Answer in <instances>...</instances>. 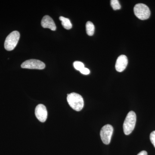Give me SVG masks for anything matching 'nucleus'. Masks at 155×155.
<instances>
[{"mask_svg":"<svg viewBox=\"0 0 155 155\" xmlns=\"http://www.w3.org/2000/svg\"><path fill=\"white\" fill-rule=\"evenodd\" d=\"M20 38L19 31H12L6 38L5 42V48L7 51H11L14 49L18 44Z\"/></svg>","mask_w":155,"mask_h":155,"instance_id":"7ed1b4c3","label":"nucleus"},{"mask_svg":"<svg viewBox=\"0 0 155 155\" xmlns=\"http://www.w3.org/2000/svg\"><path fill=\"white\" fill-rule=\"evenodd\" d=\"M80 72L81 73H82L84 75H88L90 73L89 69L86 68V67H84L83 69H81Z\"/></svg>","mask_w":155,"mask_h":155,"instance_id":"2eb2a0df","label":"nucleus"},{"mask_svg":"<svg viewBox=\"0 0 155 155\" xmlns=\"http://www.w3.org/2000/svg\"><path fill=\"white\" fill-rule=\"evenodd\" d=\"M41 25L43 28H50L52 31H55V23L51 17L48 15H46L43 17L41 21Z\"/></svg>","mask_w":155,"mask_h":155,"instance_id":"1a4fd4ad","label":"nucleus"},{"mask_svg":"<svg viewBox=\"0 0 155 155\" xmlns=\"http://www.w3.org/2000/svg\"><path fill=\"white\" fill-rule=\"evenodd\" d=\"M59 19L61 21V24L65 29L69 30L72 28V23L69 19L63 17H60Z\"/></svg>","mask_w":155,"mask_h":155,"instance_id":"9d476101","label":"nucleus"},{"mask_svg":"<svg viewBox=\"0 0 155 155\" xmlns=\"http://www.w3.org/2000/svg\"><path fill=\"white\" fill-rule=\"evenodd\" d=\"M134 14L138 19L146 20L150 16V11L149 8L143 4H137L134 8Z\"/></svg>","mask_w":155,"mask_h":155,"instance_id":"20e7f679","label":"nucleus"},{"mask_svg":"<svg viewBox=\"0 0 155 155\" xmlns=\"http://www.w3.org/2000/svg\"><path fill=\"white\" fill-rule=\"evenodd\" d=\"M86 32L89 36H92L94 32L95 27L92 22L88 21L86 24Z\"/></svg>","mask_w":155,"mask_h":155,"instance_id":"9b49d317","label":"nucleus"},{"mask_svg":"<svg viewBox=\"0 0 155 155\" xmlns=\"http://www.w3.org/2000/svg\"><path fill=\"white\" fill-rule=\"evenodd\" d=\"M150 140L152 143L153 145L155 148V130L153 131L150 134Z\"/></svg>","mask_w":155,"mask_h":155,"instance_id":"4468645a","label":"nucleus"},{"mask_svg":"<svg viewBox=\"0 0 155 155\" xmlns=\"http://www.w3.org/2000/svg\"><path fill=\"white\" fill-rule=\"evenodd\" d=\"M128 61L127 57L125 55H122L118 57L116 60L115 68L116 71L119 72H122L127 67Z\"/></svg>","mask_w":155,"mask_h":155,"instance_id":"6e6552de","label":"nucleus"},{"mask_svg":"<svg viewBox=\"0 0 155 155\" xmlns=\"http://www.w3.org/2000/svg\"><path fill=\"white\" fill-rule=\"evenodd\" d=\"M113 132L114 127L110 125L107 124L102 127L100 132V135L102 141L105 144H110Z\"/></svg>","mask_w":155,"mask_h":155,"instance_id":"39448f33","label":"nucleus"},{"mask_svg":"<svg viewBox=\"0 0 155 155\" xmlns=\"http://www.w3.org/2000/svg\"><path fill=\"white\" fill-rule=\"evenodd\" d=\"M137 155H147V153L146 151H142L140 153H139Z\"/></svg>","mask_w":155,"mask_h":155,"instance_id":"dca6fc26","label":"nucleus"},{"mask_svg":"<svg viewBox=\"0 0 155 155\" xmlns=\"http://www.w3.org/2000/svg\"><path fill=\"white\" fill-rule=\"evenodd\" d=\"M136 122V115L134 111L128 113L123 124V130L125 135H129L133 131Z\"/></svg>","mask_w":155,"mask_h":155,"instance_id":"f03ea898","label":"nucleus"},{"mask_svg":"<svg viewBox=\"0 0 155 155\" xmlns=\"http://www.w3.org/2000/svg\"><path fill=\"white\" fill-rule=\"evenodd\" d=\"M21 67L24 69H43L45 67V65L39 60L31 59L23 62Z\"/></svg>","mask_w":155,"mask_h":155,"instance_id":"423d86ee","label":"nucleus"},{"mask_svg":"<svg viewBox=\"0 0 155 155\" xmlns=\"http://www.w3.org/2000/svg\"><path fill=\"white\" fill-rule=\"evenodd\" d=\"M111 5L113 9L115 11L119 10L121 8V5L119 4L118 0H112L111 1Z\"/></svg>","mask_w":155,"mask_h":155,"instance_id":"f8f14e48","label":"nucleus"},{"mask_svg":"<svg viewBox=\"0 0 155 155\" xmlns=\"http://www.w3.org/2000/svg\"><path fill=\"white\" fill-rule=\"evenodd\" d=\"M73 66L76 70L79 71L84 67V64L80 61H76L74 62L73 63Z\"/></svg>","mask_w":155,"mask_h":155,"instance_id":"ddd939ff","label":"nucleus"},{"mask_svg":"<svg viewBox=\"0 0 155 155\" xmlns=\"http://www.w3.org/2000/svg\"><path fill=\"white\" fill-rule=\"evenodd\" d=\"M35 115L40 122H45L48 117V111L45 106L41 104L37 106L35 108Z\"/></svg>","mask_w":155,"mask_h":155,"instance_id":"0eeeda50","label":"nucleus"},{"mask_svg":"<svg viewBox=\"0 0 155 155\" xmlns=\"http://www.w3.org/2000/svg\"><path fill=\"white\" fill-rule=\"evenodd\" d=\"M67 102L73 110L80 111L83 109L84 102L83 97L80 94L76 93H72L67 94Z\"/></svg>","mask_w":155,"mask_h":155,"instance_id":"f257e3e1","label":"nucleus"}]
</instances>
